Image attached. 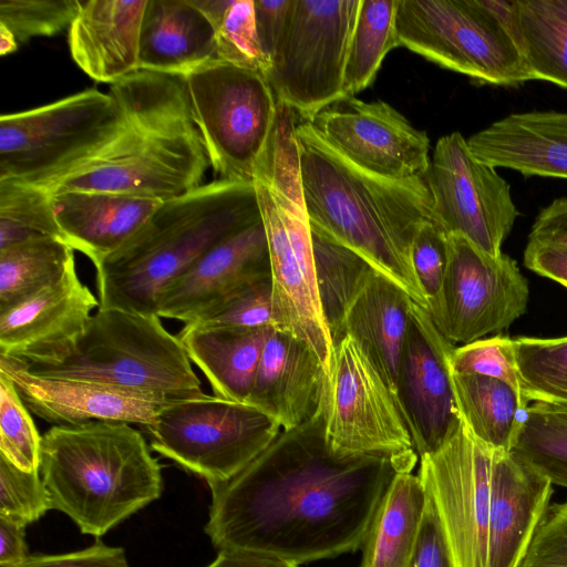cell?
I'll return each instance as SVG.
<instances>
[{"label":"cell","instance_id":"obj_1","mask_svg":"<svg viewBox=\"0 0 567 567\" xmlns=\"http://www.w3.org/2000/svg\"><path fill=\"white\" fill-rule=\"evenodd\" d=\"M404 472L389 458L333 454L322 411L305 425L282 430L231 478L207 483L205 533L219 550H247L297 566L352 553Z\"/></svg>","mask_w":567,"mask_h":567},{"label":"cell","instance_id":"obj_2","mask_svg":"<svg viewBox=\"0 0 567 567\" xmlns=\"http://www.w3.org/2000/svg\"><path fill=\"white\" fill-rule=\"evenodd\" d=\"M296 140L310 225L358 254L427 310L412 264L415 236L422 226L434 223L424 177L395 181L365 172L299 115Z\"/></svg>","mask_w":567,"mask_h":567},{"label":"cell","instance_id":"obj_3","mask_svg":"<svg viewBox=\"0 0 567 567\" xmlns=\"http://www.w3.org/2000/svg\"><path fill=\"white\" fill-rule=\"evenodd\" d=\"M109 93L123 111L118 132L39 187L51 195L101 192L163 202L200 186L209 162L184 79L140 70L112 84Z\"/></svg>","mask_w":567,"mask_h":567},{"label":"cell","instance_id":"obj_4","mask_svg":"<svg viewBox=\"0 0 567 567\" xmlns=\"http://www.w3.org/2000/svg\"><path fill=\"white\" fill-rule=\"evenodd\" d=\"M260 218L254 183L219 178L161 202L143 227L95 267L99 308L157 315L169 284Z\"/></svg>","mask_w":567,"mask_h":567},{"label":"cell","instance_id":"obj_5","mask_svg":"<svg viewBox=\"0 0 567 567\" xmlns=\"http://www.w3.org/2000/svg\"><path fill=\"white\" fill-rule=\"evenodd\" d=\"M40 472L52 509L101 537L159 498L162 467L140 431L117 421L53 425L41 440Z\"/></svg>","mask_w":567,"mask_h":567},{"label":"cell","instance_id":"obj_6","mask_svg":"<svg viewBox=\"0 0 567 567\" xmlns=\"http://www.w3.org/2000/svg\"><path fill=\"white\" fill-rule=\"evenodd\" d=\"M296 122L291 110L279 107L254 185L268 240L275 328L307 343L329 378L333 342L318 295Z\"/></svg>","mask_w":567,"mask_h":567},{"label":"cell","instance_id":"obj_7","mask_svg":"<svg viewBox=\"0 0 567 567\" xmlns=\"http://www.w3.org/2000/svg\"><path fill=\"white\" fill-rule=\"evenodd\" d=\"M27 369L38 377L105 384L162 403L205 395L182 342L157 315L114 308H97L61 362Z\"/></svg>","mask_w":567,"mask_h":567},{"label":"cell","instance_id":"obj_8","mask_svg":"<svg viewBox=\"0 0 567 567\" xmlns=\"http://www.w3.org/2000/svg\"><path fill=\"white\" fill-rule=\"evenodd\" d=\"M123 111L90 89L0 117V182L43 186L89 158L121 128Z\"/></svg>","mask_w":567,"mask_h":567},{"label":"cell","instance_id":"obj_9","mask_svg":"<svg viewBox=\"0 0 567 567\" xmlns=\"http://www.w3.org/2000/svg\"><path fill=\"white\" fill-rule=\"evenodd\" d=\"M183 79L214 172L220 179L254 183L278 114L264 73L215 59Z\"/></svg>","mask_w":567,"mask_h":567},{"label":"cell","instance_id":"obj_10","mask_svg":"<svg viewBox=\"0 0 567 567\" xmlns=\"http://www.w3.org/2000/svg\"><path fill=\"white\" fill-rule=\"evenodd\" d=\"M399 45L480 84L533 80L509 29L485 0H399Z\"/></svg>","mask_w":567,"mask_h":567},{"label":"cell","instance_id":"obj_11","mask_svg":"<svg viewBox=\"0 0 567 567\" xmlns=\"http://www.w3.org/2000/svg\"><path fill=\"white\" fill-rule=\"evenodd\" d=\"M145 429L152 450L207 483L235 476L282 431L250 403L208 394L165 404Z\"/></svg>","mask_w":567,"mask_h":567},{"label":"cell","instance_id":"obj_12","mask_svg":"<svg viewBox=\"0 0 567 567\" xmlns=\"http://www.w3.org/2000/svg\"><path fill=\"white\" fill-rule=\"evenodd\" d=\"M361 0H291L264 74L278 103L309 118L343 96V75Z\"/></svg>","mask_w":567,"mask_h":567},{"label":"cell","instance_id":"obj_13","mask_svg":"<svg viewBox=\"0 0 567 567\" xmlns=\"http://www.w3.org/2000/svg\"><path fill=\"white\" fill-rule=\"evenodd\" d=\"M324 441L338 456H379L412 472L417 454L395 398L350 336L333 346L323 409Z\"/></svg>","mask_w":567,"mask_h":567},{"label":"cell","instance_id":"obj_14","mask_svg":"<svg viewBox=\"0 0 567 567\" xmlns=\"http://www.w3.org/2000/svg\"><path fill=\"white\" fill-rule=\"evenodd\" d=\"M528 298L516 260L450 235L441 293L427 313L447 341L464 346L507 329L526 312Z\"/></svg>","mask_w":567,"mask_h":567},{"label":"cell","instance_id":"obj_15","mask_svg":"<svg viewBox=\"0 0 567 567\" xmlns=\"http://www.w3.org/2000/svg\"><path fill=\"white\" fill-rule=\"evenodd\" d=\"M433 202L434 224L458 235L491 256L519 216L508 182L495 167L478 161L460 132L442 136L424 176Z\"/></svg>","mask_w":567,"mask_h":567},{"label":"cell","instance_id":"obj_16","mask_svg":"<svg viewBox=\"0 0 567 567\" xmlns=\"http://www.w3.org/2000/svg\"><path fill=\"white\" fill-rule=\"evenodd\" d=\"M494 457L463 421L440 450L420 457L417 476L435 502L455 567H487Z\"/></svg>","mask_w":567,"mask_h":567},{"label":"cell","instance_id":"obj_17","mask_svg":"<svg viewBox=\"0 0 567 567\" xmlns=\"http://www.w3.org/2000/svg\"><path fill=\"white\" fill-rule=\"evenodd\" d=\"M336 152L371 174L405 181L430 167V138L383 101L343 95L306 118Z\"/></svg>","mask_w":567,"mask_h":567},{"label":"cell","instance_id":"obj_18","mask_svg":"<svg viewBox=\"0 0 567 567\" xmlns=\"http://www.w3.org/2000/svg\"><path fill=\"white\" fill-rule=\"evenodd\" d=\"M455 348L412 301L394 398L419 457L440 450L462 424L451 370Z\"/></svg>","mask_w":567,"mask_h":567},{"label":"cell","instance_id":"obj_19","mask_svg":"<svg viewBox=\"0 0 567 567\" xmlns=\"http://www.w3.org/2000/svg\"><path fill=\"white\" fill-rule=\"evenodd\" d=\"M99 306L72 261L58 281L0 312V355L28 367L61 362Z\"/></svg>","mask_w":567,"mask_h":567},{"label":"cell","instance_id":"obj_20","mask_svg":"<svg viewBox=\"0 0 567 567\" xmlns=\"http://www.w3.org/2000/svg\"><path fill=\"white\" fill-rule=\"evenodd\" d=\"M271 277L262 218L204 254L159 296L157 316L190 323L228 295Z\"/></svg>","mask_w":567,"mask_h":567},{"label":"cell","instance_id":"obj_21","mask_svg":"<svg viewBox=\"0 0 567 567\" xmlns=\"http://www.w3.org/2000/svg\"><path fill=\"white\" fill-rule=\"evenodd\" d=\"M27 367L0 355V372L13 381L29 411L53 425L117 421L146 427L167 404L105 384L38 377Z\"/></svg>","mask_w":567,"mask_h":567},{"label":"cell","instance_id":"obj_22","mask_svg":"<svg viewBox=\"0 0 567 567\" xmlns=\"http://www.w3.org/2000/svg\"><path fill=\"white\" fill-rule=\"evenodd\" d=\"M328 374L312 349L272 329L247 403L274 416L285 431L305 425L324 409Z\"/></svg>","mask_w":567,"mask_h":567},{"label":"cell","instance_id":"obj_23","mask_svg":"<svg viewBox=\"0 0 567 567\" xmlns=\"http://www.w3.org/2000/svg\"><path fill=\"white\" fill-rule=\"evenodd\" d=\"M551 482L513 452L495 451L487 567H519L549 507Z\"/></svg>","mask_w":567,"mask_h":567},{"label":"cell","instance_id":"obj_24","mask_svg":"<svg viewBox=\"0 0 567 567\" xmlns=\"http://www.w3.org/2000/svg\"><path fill=\"white\" fill-rule=\"evenodd\" d=\"M147 0H89L68 29L75 64L91 79L117 83L140 71L141 30Z\"/></svg>","mask_w":567,"mask_h":567},{"label":"cell","instance_id":"obj_25","mask_svg":"<svg viewBox=\"0 0 567 567\" xmlns=\"http://www.w3.org/2000/svg\"><path fill=\"white\" fill-rule=\"evenodd\" d=\"M467 145L495 168L567 179V112L512 113L471 135Z\"/></svg>","mask_w":567,"mask_h":567},{"label":"cell","instance_id":"obj_26","mask_svg":"<svg viewBox=\"0 0 567 567\" xmlns=\"http://www.w3.org/2000/svg\"><path fill=\"white\" fill-rule=\"evenodd\" d=\"M64 241L94 267L127 243L148 220L161 200L101 192L52 195Z\"/></svg>","mask_w":567,"mask_h":567},{"label":"cell","instance_id":"obj_27","mask_svg":"<svg viewBox=\"0 0 567 567\" xmlns=\"http://www.w3.org/2000/svg\"><path fill=\"white\" fill-rule=\"evenodd\" d=\"M215 59V30L194 0H147L140 70L184 78Z\"/></svg>","mask_w":567,"mask_h":567},{"label":"cell","instance_id":"obj_28","mask_svg":"<svg viewBox=\"0 0 567 567\" xmlns=\"http://www.w3.org/2000/svg\"><path fill=\"white\" fill-rule=\"evenodd\" d=\"M412 301L393 281L372 270L343 319V334L359 343L393 394Z\"/></svg>","mask_w":567,"mask_h":567},{"label":"cell","instance_id":"obj_29","mask_svg":"<svg viewBox=\"0 0 567 567\" xmlns=\"http://www.w3.org/2000/svg\"><path fill=\"white\" fill-rule=\"evenodd\" d=\"M274 328H207L186 323L177 337L189 360L208 380L214 395L247 402Z\"/></svg>","mask_w":567,"mask_h":567},{"label":"cell","instance_id":"obj_30","mask_svg":"<svg viewBox=\"0 0 567 567\" xmlns=\"http://www.w3.org/2000/svg\"><path fill=\"white\" fill-rule=\"evenodd\" d=\"M426 503L417 475L399 473L385 493L362 544L360 567H406Z\"/></svg>","mask_w":567,"mask_h":567},{"label":"cell","instance_id":"obj_31","mask_svg":"<svg viewBox=\"0 0 567 567\" xmlns=\"http://www.w3.org/2000/svg\"><path fill=\"white\" fill-rule=\"evenodd\" d=\"M452 382L462 421L480 442L511 452L528 404L506 382L476 373H454Z\"/></svg>","mask_w":567,"mask_h":567},{"label":"cell","instance_id":"obj_32","mask_svg":"<svg viewBox=\"0 0 567 567\" xmlns=\"http://www.w3.org/2000/svg\"><path fill=\"white\" fill-rule=\"evenodd\" d=\"M515 39L533 80L567 90V0H514Z\"/></svg>","mask_w":567,"mask_h":567},{"label":"cell","instance_id":"obj_33","mask_svg":"<svg viewBox=\"0 0 567 567\" xmlns=\"http://www.w3.org/2000/svg\"><path fill=\"white\" fill-rule=\"evenodd\" d=\"M74 249L41 236L0 250V312L58 281L74 261Z\"/></svg>","mask_w":567,"mask_h":567},{"label":"cell","instance_id":"obj_34","mask_svg":"<svg viewBox=\"0 0 567 567\" xmlns=\"http://www.w3.org/2000/svg\"><path fill=\"white\" fill-rule=\"evenodd\" d=\"M319 300L333 346L343 334L351 301L374 270L362 257L311 226Z\"/></svg>","mask_w":567,"mask_h":567},{"label":"cell","instance_id":"obj_35","mask_svg":"<svg viewBox=\"0 0 567 567\" xmlns=\"http://www.w3.org/2000/svg\"><path fill=\"white\" fill-rule=\"evenodd\" d=\"M399 0H361L348 51L343 95L370 86L385 55L400 47L396 32Z\"/></svg>","mask_w":567,"mask_h":567},{"label":"cell","instance_id":"obj_36","mask_svg":"<svg viewBox=\"0 0 567 567\" xmlns=\"http://www.w3.org/2000/svg\"><path fill=\"white\" fill-rule=\"evenodd\" d=\"M215 30L216 59L266 73L270 62L256 29L254 0H194Z\"/></svg>","mask_w":567,"mask_h":567},{"label":"cell","instance_id":"obj_37","mask_svg":"<svg viewBox=\"0 0 567 567\" xmlns=\"http://www.w3.org/2000/svg\"><path fill=\"white\" fill-rule=\"evenodd\" d=\"M527 403L567 406V337L513 339Z\"/></svg>","mask_w":567,"mask_h":567},{"label":"cell","instance_id":"obj_38","mask_svg":"<svg viewBox=\"0 0 567 567\" xmlns=\"http://www.w3.org/2000/svg\"><path fill=\"white\" fill-rule=\"evenodd\" d=\"M41 236L63 239L52 195L35 185L0 182V250Z\"/></svg>","mask_w":567,"mask_h":567},{"label":"cell","instance_id":"obj_39","mask_svg":"<svg viewBox=\"0 0 567 567\" xmlns=\"http://www.w3.org/2000/svg\"><path fill=\"white\" fill-rule=\"evenodd\" d=\"M511 452L553 485L567 487V419L534 404L527 406Z\"/></svg>","mask_w":567,"mask_h":567},{"label":"cell","instance_id":"obj_40","mask_svg":"<svg viewBox=\"0 0 567 567\" xmlns=\"http://www.w3.org/2000/svg\"><path fill=\"white\" fill-rule=\"evenodd\" d=\"M41 440L13 381L0 372V455L22 471H40Z\"/></svg>","mask_w":567,"mask_h":567},{"label":"cell","instance_id":"obj_41","mask_svg":"<svg viewBox=\"0 0 567 567\" xmlns=\"http://www.w3.org/2000/svg\"><path fill=\"white\" fill-rule=\"evenodd\" d=\"M190 323L233 329L275 327L271 277L256 280L234 291Z\"/></svg>","mask_w":567,"mask_h":567},{"label":"cell","instance_id":"obj_42","mask_svg":"<svg viewBox=\"0 0 567 567\" xmlns=\"http://www.w3.org/2000/svg\"><path fill=\"white\" fill-rule=\"evenodd\" d=\"M80 4L78 0H0V23L18 43L51 37L69 29Z\"/></svg>","mask_w":567,"mask_h":567},{"label":"cell","instance_id":"obj_43","mask_svg":"<svg viewBox=\"0 0 567 567\" xmlns=\"http://www.w3.org/2000/svg\"><path fill=\"white\" fill-rule=\"evenodd\" d=\"M52 509L40 471L25 472L0 455V517L27 526Z\"/></svg>","mask_w":567,"mask_h":567},{"label":"cell","instance_id":"obj_44","mask_svg":"<svg viewBox=\"0 0 567 567\" xmlns=\"http://www.w3.org/2000/svg\"><path fill=\"white\" fill-rule=\"evenodd\" d=\"M451 370L454 373H476L502 380L524 399L514 343L508 336L497 334L455 348Z\"/></svg>","mask_w":567,"mask_h":567},{"label":"cell","instance_id":"obj_45","mask_svg":"<svg viewBox=\"0 0 567 567\" xmlns=\"http://www.w3.org/2000/svg\"><path fill=\"white\" fill-rule=\"evenodd\" d=\"M447 256L449 236L434 223L422 226L412 245V264L426 296L427 310L440 297Z\"/></svg>","mask_w":567,"mask_h":567},{"label":"cell","instance_id":"obj_46","mask_svg":"<svg viewBox=\"0 0 567 567\" xmlns=\"http://www.w3.org/2000/svg\"><path fill=\"white\" fill-rule=\"evenodd\" d=\"M519 567H567V501L548 507Z\"/></svg>","mask_w":567,"mask_h":567},{"label":"cell","instance_id":"obj_47","mask_svg":"<svg viewBox=\"0 0 567 567\" xmlns=\"http://www.w3.org/2000/svg\"><path fill=\"white\" fill-rule=\"evenodd\" d=\"M425 492V508L419 535L406 567H455L454 557L437 507L426 488Z\"/></svg>","mask_w":567,"mask_h":567},{"label":"cell","instance_id":"obj_48","mask_svg":"<svg viewBox=\"0 0 567 567\" xmlns=\"http://www.w3.org/2000/svg\"><path fill=\"white\" fill-rule=\"evenodd\" d=\"M0 567H130V565L123 548L97 542L81 550L60 555L29 556L19 564Z\"/></svg>","mask_w":567,"mask_h":567},{"label":"cell","instance_id":"obj_49","mask_svg":"<svg viewBox=\"0 0 567 567\" xmlns=\"http://www.w3.org/2000/svg\"><path fill=\"white\" fill-rule=\"evenodd\" d=\"M524 264L533 272L567 288V240L528 237Z\"/></svg>","mask_w":567,"mask_h":567},{"label":"cell","instance_id":"obj_50","mask_svg":"<svg viewBox=\"0 0 567 567\" xmlns=\"http://www.w3.org/2000/svg\"><path fill=\"white\" fill-rule=\"evenodd\" d=\"M254 6L258 39L270 62L285 31L291 0H254Z\"/></svg>","mask_w":567,"mask_h":567},{"label":"cell","instance_id":"obj_51","mask_svg":"<svg viewBox=\"0 0 567 567\" xmlns=\"http://www.w3.org/2000/svg\"><path fill=\"white\" fill-rule=\"evenodd\" d=\"M528 237L567 240V197L555 198L539 210Z\"/></svg>","mask_w":567,"mask_h":567},{"label":"cell","instance_id":"obj_52","mask_svg":"<svg viewBox=\"0 0 567 567\" xmlns=\"http://www.w3.org/2000/svg\"><path fill=\"white\" fill-rule=\"evenodd\" d=\"M25 527L0 517V566L16 565L29 557Z\"/></svg>","mask_w":567,"mask_h":567},{"label":"cell","instance_id":"obj_53","mask_svg":"<svg viewBox=\"0 0 567 567\" xmlns=\"http://www.w3.org/2000/svg\"><path fill=\"white\" fill-rule=\"evenodd\" d=\"M207 567H298L280 558L240 549L219 550Z\"/></svg>","mask_w":567,"mask_h":567},{"label":"cell","instance_id":"obj_54","mask_svg":"<svg viewBox=\"0 0 567 567\" xmlns=\"http://www.w3.org/2000/svg\"><path fill=\"white\" fill-rule=\"evenodd\" d=\"M19 43L13 33L0 23V55H7L14 52Z\"/></svg>","mask_w":567,"mask_h":567},{"label":"cell","instance_id":"obj_55","mask_svg":"<svg viewBox=\"0 0 567 567\" xmlns=\"http://www.w3.org/2000/svg\"><path fill=\"white\" fill-rule=\"evenodd\" d=\"M535 405L543 408L547 411H550L553 413L558 414L561 417L567 419V406H560V405H548V404H539L535 403Z\"/></svg>","mask_w":567,"mask_h":567}]
</instances>
